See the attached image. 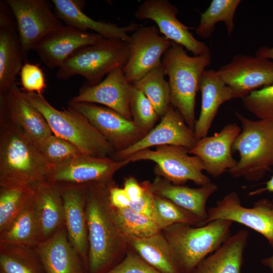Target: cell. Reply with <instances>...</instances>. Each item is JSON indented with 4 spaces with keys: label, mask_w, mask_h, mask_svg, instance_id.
<instances>
[{
    "label": "cell",
    "mask_w": 273,
    "mask_h": 273,
    "mask_svg": "<svg viewBox=\"0 0 273 273\" xmlns=\"http://www.w3.org/2000/svg\"><path fill=\"white\" fill-rule=\"evenodd\" d=\"M114 180L88 186L85 212L88 233L87 273H105L118 264L129 248L112 214L109 190Z\"/></svg>",
    "instance_id": "cell-1"
},
{
    "label": "cell",
    "mask_w": 273,
    "mask_h": 273,
    "mask_svg": "<svg viewBox=\"0 0 273 273\" xmlns=\"http://www.w3.org/2000/svg\"><path fill=\"white\" fill-rule=\"evenodd\" d=\"M52 167L33 140L0 110V179L34 186L48 179Z\"/></svg>",
    "instance_id": "cell-2"
},
{
    "label": "cell",
    "mask_w": 273,
    "mask_h": 273,
    "mask_svg": "<svg viewBox=\"0 0 273 273\" xmlns=\"http://www.w3.org/2000/svg\"><path fill=\"white\" fill-rule=\"evenodd\" d=\"M211 61L210 53L190 56L183 46L173 42L162 58L164 73L168 77L171 105L193 130L196 95L201 76Z\"/></svg>",
    "instance_id": "cell-3"
},
{
    "label": "cell",
    "mask_w": 273,
    "mask_h": 273,
    "mask_svg": "<svg viewBox=\"0 0 273 273\" xmlns=\"http://www.w3.org/2000/svg\"><path fill=\"white\" fill-rule=\"evenodd\" d=\"M23 92L27 99L43 116L53 134L70 142L84 155L112 157L116 152L97 129L73 108L68 106L59 110L43 95Z\"/></svg>",
    "instance_id": "cell-4"
},
{
    "label": "cell",
    "mask_w": 273,
    "mask_h": 273,
    "mask_svg": "<svg viewBox=\"0 0 273 273\" xmlns=\"http://www.w3.org/2000/svg\"><path fill=\"white\" fill-rule=\"evenodd\" d=\"M232 223L226 220H214L197 226L175 223L161 232L171 247L182 273H192L230 236Z\"/></svg>",
    "instance_id": "cell-5"
},
{
    "label": "cell",
    "mask_w": 273,
    "mask_h": 273,
    "mask_svg": "<svg viewBox=\"0 0 273 273\" xmlns=\"http://www.w3.org/2000/svg\"><path fill=\"white\" fill-rule=\"evenodd\" d=\"M235 115L242 128L232 150L240 159L228 172L234 177L259 180L273 166V121L250 119L238 112Z\"/></svg>",
    "instance_id": "cell-6"
},
{
    "label": "cell",
    "mask_w": 273,
    "mask_h": 273,
    "mask_svg": "<svg viewBox=\"0 0 273 273\" xmlns=\"http://www.w3.org/2000/svg\"><path fill=\"white\" fill-rule=\"evenodd\" d=\"M129 43L119 39L103 38L82 48L69 57L56 72L59 79L83 77L88 85H95L113 70L123 67L129 54Z\"/></svg>",
    "instance_id": "cell-7"
},
{
    "label": "cell",
    "mask_w": 273,
    "mask_h": 273,
    "mask_svg": "<svg viewBox=\"0 0 273 273\" xmlns=\"http://www.w3.org/2000/svg\"><path fill=\"white\" fill-rule=\"evenodd\" d=\"M189 154V150L184 147L165 145L156 147L155 150L140 151L125 160L129 162L141 160L155 162L157 175L174 185H183L190 180L202 186L211 182L203 173L205 167L202 160Z\"/></svg>",
    "instance_id": "cell-8"
},
{
    "label": "cell",
    "mask_w": 273,
    "mask_h": 273,
    "mask_svg": "<svg viewBox=\"0 0 273 273\" xmlns=\"http://www.w3.org/2000/svg\"><path fill=\"white\" fill-rule=\"evenodd\" d=\"M16 20L24 56L43 38L63 26L44 0H6Z\"/></svg>",
    "instance_id": "cell-9"
},
{
    "label": "cell",
    "mask_w": 273,
    "mask_h": 273,
    "mask_svg": "<svg viewBox=\"0 0 273 273\" xmlns=\"http://www.w3.org/2000/svg\"><path fill=\"white\" fill-rule=\"evenodd\" d=\"M216 220L242 224L263 236L273 248V204L266 199L256 202L251 208L241 204L238 194L231 192L207 209L203 225Z\"/></svg>",
    "instance_id": "cell-10"
},
{
    "label": "cell",
    "mask_w": 273,
    "mask_h": 273,
    "mask_svg": "<svg viewBox=\"0 0 273 273\" xmlns=\"http://www.w3.org/2000/svg\"><path fill=\"white\" fill-rule=\"evenodd\" d=\"M172 42L154 25L138 26L130 35L129 56L122 67L127 81L133 83L160 64Z\"/></svg>",
    "instance_id": "cell-11"
},
{
    "label": "cell",
    "mask_w": 273,
    "mask_h": 273,
    "mask_svg": "<svg viewBox=\"0 0 273 273\" xmlns=\"http://www.w3.org/2000/svg\"><path fill=\"white\" fill-rule=\"evenodd\" d=\"M69 106L83 115L112 146L116 152L123 150L143 138L148 132L134 122L103 106L69 101Z\"/></svg>",
    "instance_id": "cell-12"
},
{
    "label": "cell",
    "mask_w": 273,
    "mask_h": 273,
    "mask_svg": "<svg viewBox=\"0 0 273 273\" xmlns=\"http://www.w3.org/2000/svg\"><path fill=\"white\" fill-rule=\"evenodd\" d=\"M177 12V7L167 0H145L138 7L134 16L139 20L153 21L163 36L183 46L194 56L210 53L204 42L193 36L190 31L191 28L178 20Z\"/></svg>",
    "instance_id": "cell-13"
},
{
    "label": "cell",
    "mask_w": 273,
    "mask_h": 273,
    "mask_svg": "<svg viewBox=\"0 0 273 273\" xmlns=\"http://www.w3.org/2000/svg\"><path fill=\"white\" fill-rule=\"evenodd\" d=\"M217 72L234 92L242 98L258 88L273 84V62L256 56L237 54Z\"/></svg>",
    "instance_id": "cell-14"
},
{
    "label": "cell",
    "mask_w": 273,
    "mask_h": 273,
    "mask_svg": "<svg viewBox=\"0 0 273 273\" xmlns=\"http://www.w3.org/2000/svg\"><path fill=\"white\" fill-rule=\"evenodd\" d=\"M129 163L112 157L82 155L67 163L53 166L48 180L77 185L108 182L114 180L116 172Z\"/></svg>",
    "instance_id": "cell-15"
},
{
    "label": "cell",
    "mask_w": 273,
    "mask_h": 273,
    "mask_svg": "<svg viewBox=\"0 0 273 273\" xmlns=\"http://www.w3.org/2000/svg\"><path fill=\"white\" fill-rule=\"evenodd\" d=\"M197 141L194 130L188 126L180 113L171 105L155 127L133 145L115 152L112 158L124 160L140 151L165 145L182 147L190 150Z\"/></svg>",
    "instance_id": "cell-16"
},
{
    "label": "cell",
    "mask_w": 273,
    "mask_h": 273,
    "mask_svg": "<svg viewBox=\"0 0 273 273\" xmlns=\"http://www.w3.org/2000/svg\"><path fill=\"white\" fill-rule=\"evenodd\" d=\"M103 38L97 33L63 25L43 38L33 50L48 68H59L75 52Z\"/></svg>",
    "instance_id": "cell-17"
},
{
    "label": "cell",
    "mask_w": 273,
    "mask_h": 273,
    "mask_svg": "<svg viewBox=\"0 0 273 273\" xmlns=\"http://www.w3.org/2000/svg\"><path fill=\"white\" fill-rule=\"evenodd\" d=\"M122 67L113 70L95 85L84 84L70 101L101 104L132 120L129 109L130 83L126 80Z\"/></svg>",
    "instance_id": "cell-18"
},
{
    "label": "cell",
    "mask_w": 273,
    "mask_h": 273,
    "mask_svg": "<svg viewBox=\"0 0 273 273\" xmlns=\"http://www.w3.org/2000/svg\"><path fill=\"white\" fill-rule=\"evenodd\" d=\"M58 185L63 199L64 225L69 240L87 272L88 242L85 202L88 185Z\"/></svg>",
    "instance_id": "cell-19"
},
{
    "label": "cell",
    "mask_w": 273,
    "mask_h": 273,
    "mask_svg": "<svg viewBox=\"0 0 273 273\" xmlns=\"http://www.w3.org/2000/svg\"><path fill=\"white\" fill-rule=\"evenodd\" d=\"M241 128L233 123L224 126L219 132L197 141L189 153L198 157L203 162L205 171L214 177L233 168L237 161L233 158V143Z\"/></svg>",
    "instance_id": "cell-20"
},
{
    "label": "cell",
    "mask_w": 273,
    "mask_h": 273,
    "mask_svg": "<svg viewBox=\"0 0 273 273\" xmlns=\"http://www.w3.org/2000/svg\"><path fill=\"white\" fill-rule=\"evenodd\" d=\"M0 110L22 129L37 146L53 134L46 119L16 83L0 95Z\"/></svg>",
    "instance_id": "cell-21"
},
{
    "label": "cell",
    "mask_w": 273,
    "mask_h": 273,
    "mask_svg": "<svg viewBox=\"0 0 273 273\" xmlns=\"http://www.w3.org/2000/svg\"><path fill=\"white\" fill-rule=\"evenodd\" d=\"M36 250L46 273H87L84 263L71 244L64 225Z\"/></svg>",
    "instance_id": "cell-22"
},
{
    "label": "cell",
    "mask_w": 273,
    "mask_h": 273,
    "mask_svg": "<svg viewBox=\"0 0 273 273\" xmlns=\"http://www.w3.org/2000/svg\"><path fill=\"white\" fill-rule=\"evenodd\" d=\"M56 14L66 25L87 31L93 30L104 38L119 39L129 42L130 35L138 25L134 22L125 26L101 21H96L82 11L83 2L74 0H52Z\"/></svg>",
    "instance_id": "cell-23"
},
{
    "label": "cell",
    "mask_w": 273,
    "mask_h": 273,
    "mask_svg": "<svg viewBox=\"0 0 273 273\" xmlns=\"http://www.w3.org/2000/svg\"><path fill=\"white\" fill-rule=\"evenodd\" d=\"M0 95L15 83L24 55L18 32L9 17L5 3H0Z\"/></svg>",
    "instance_id": "cell-24"
},
{
    "label": "cell",
    "mask_w": 273,
    "mask_h": 273,
    "mask_svg": "<svg viewBox=\"0 0 273 273\" xmlns=\"http://www.w3.org/2000/svg\"><path fill=\"white\" fill-rule=\"evenodd\" d=\"M199 90L201 93V110L194 128L197 141L207 136L220 106L236 98L232 89L224 83L217 71L212 69L203 72Z\"/></svg>",
    "instance_id": "cell-25"
},
{
    "label": "cell",
    "mask_w": 273,
    "mask_h": 273,
    "mask_svg": "<svg viewBox=\"0 0 273 273\" xmlns=\"http://www.w3.org/2000/svg\"><path fill=\"white\" fill-rule=\"evenodd\" d=\"M33 206L41 242L64 225V210L59 186L50 180L34 185Z\"/></svg>",
    "instance_id": "cell-26"
},
{
    "label": "cell",
    "mask_w": 273,
    "mask_h": 273,
    "mask_svg": "<svg viewBox=\"0 0 273 273\" xmlns=\"http://www.w3.org/2000/svg\"><path fill=\"white\" fill-rule=\"evenodd\" d=\"M151 189L154 195L167 199L196 215L202 221L203 225L207 217V202L218 187L210 182L199 188H192L174 185L157 176L151 183Z\"/></svg>",
    "instance_id": "cell-27"
},
{
    "label": "cell",
    "mask_w": 273,
    "mask_h": 273,
    "mask_svg": "<svg viewBox=\"0 0 273 273\" xmlns=\"http://www.w3.org/2000/svg\"><path fill=\"white\" fill-rule=\"evenodd\" d=\"M248 236V231L244 230L230 236L192 273H240Z\"/></svg>",
    "instance_id": "cell-28"
},
{
    "label": "cell",
    "mask_w": 273,
    "mask_h": 273,
    "mask_svg": "<svg viewBox=\"0 0 273 273\" xmlns=\"http://www.w3.org/2000/svg\"><path fill=\"white\" fill-rule=\"evenodd\" d=\"M126 237L129 246L158 270L182 273L174 253L161 231L145 238Z\"/></svg>",
    "instance_id": "cell-29"
},
{
    "label": "cell",
    "mask_w": 273,
    "mask_h": 273,
    "mask_svg": "<svg viewBox=\"0 0 273 273\" xmlns=\"http://www.w3.org/2000/svg\"><path fill=\"white\" fill-rule=\"evenodd\" d=\"M40 242L33 197L11 224L0 232V243L35 248Z\"/></svg>",
    "instance_id": "cell-30"
},
{
    "label": "cell",
    "mask_w": 273,
    "mask_h": 273,
    "mask_svg": "<svg viewBox=\"0 0 273 273\" xmlns=\"http://www.w3.org/2000/svg\"><path fill=\"white\" fill-rule=\"evenodd\" d=\"M34 186L0 179V232L6 229L33 198Z\"/></svg>",
    "instance_id": "cell-31"
},
{
    "label": "cell",
    "mask_w": 273,
    "mask_h": 273,
    "mask_svg": "<svg viewBox=\"0 0 273 273\" xmlns=\"http://www.w3.org/2000/svg\"><path fill=\"white\" fill-rule=\"evenodd\" d=\"M0 273H46L35 248L0 243Z\"/></svg>",
    "instance_id": "cell-32"
},
{
    "label": "cell",
    "mask_w": 273,
    "mask_h": 273,
    "mask_svg": "<svg viewBox=\"0 0 273 273\" xmlns=\"http://www.w3.org/2000/svg\"><path fill=\"white\" fill-rule=\"evenodd\" d=\"M161 63L140 79L132 83L149 100L160 118L166 112L170 103V89Z\"/></svg>",
    "instance_id": "cell-33"
},
{
    "label": "cell",
    "mask_w": 273,
    "mask_h": 273,
    "mask_svg": "<svg viewBox=\"0 0 273 273\" xmlns=\"http://www.w3.org/2000/svg\"><path fill=\"white\" fill-rule=\"evenodd\" d=\"M241 2L240 0H212L208 8L201 14L199 23L195 30L196 34L202 38H210L215 25L223 22L230 35L235 27V14Z\"/></svg>",
    "instance_id": "cell-34"
},
{
    "label": "cell",
    "mask_w": 273,
    "mask_h": 273,
    "mask_svg": "<svg viewBox=\"0 0 273 273\" xmlns=\"http://www.w3.org/2000/svg\"><path fill=\"white\" fill-rule=\"evenodd\" d=\"M112 214L117 226L125 236L141 238L161 231L152 219L129 207L117 209L112 206Z\"/></svg>",
    "instance_id": "cell-35"
},
{
    "label": "cell",
    "mask_w": 273,
    "mask_h": 273,
    "mask_svg": "<svg viewBox=\"0 0 273 273\" xmlns=\"http://www.w3.org/2000/svg\"><path fill=\"white\" fill-rule=\"evenodd\" d=\"M153 220L161 230L175 223L201 226L202 221L196 215L170 200L154 195Z\"/></svg>",
    "instance_id": "cell-36"
},
{
    "label": "cell",
    "mask_w": 273,
    "mask_h": 273,
    "mask_svg": "<svg viewBox=\"0 0 273 273\" xmlns=\"http://www.w3.org/2000/svg\"><path fill=\"white\" fill-rule=\"evenodd\" d=\"M37 147L43 157L53 166L67 163L84 155L73 144L54 134L44 140Z\"/></svg>",
    "instance_id": "cell-37"
},
{
    "label": "cell",
    "mask_w": 273,
    "mask_h": 273,
    "mask_svg": "<svg viewBox=\"0 0 273 273\" xmlns=\"http://www.w3.org/2000/svg\"><path fill=\"white\" fill-rule=\"evenodd\" d=\"M129 109L132 120L141 129L148 132L159 117L149 100L130 84Z\"/></svg>",
    "instance_id": "cell-38"
},
{
    "label": "cell",
    "mask_w": 273,
    "mask_h": 273,
    "mask_svg": "<svg viewBox=\"0 0 273 273\" xmlns=\"http://www.w3.org/2000/svg\"><path fill=\"white\" fill-rule=\"evenodd\" d=\"M244 108L258 119L273 121V84L241 98Z\"/></svg>",
    "instance_id": "cell-39"
},
{
    "label": "cell",
    "mask_w": 273,
    "mask_h": 273,
    "mask_svg": "<svg viewBox=\"0 0 273 273\" xmlns=\"http://www.w3.org/2000/svg\"><path fill=\"white\" fill-rule=\"evenodd\" d=\"M105 273H163L143 259L129 246L124 258Z\"/></svg>",
    "instance_id": "cell-40"
},
{
    "label": "cell",
    "mask_w": 273,
    "mask_h": 273,
    "mask_svg": "<svg viewBox=\"0 0 273 273\" xmlns=\"http://www.w3.org/2000/svg\"><path fill=\"white\" fill-rule=\"evenodd\" d=\"M20 75L24 91L43 95L47 86L44 74L38 65L25 63L21 68Z\"/></svg>",
    "instance_id": "cell-41"
},
{
    "label": "cell",
    "mask_w": 273,
    "mask_h": 273,
    "mask_svg": "<svg viewBox=\"0 0 273 273\" xmlns=\"http://www.w3.org/2000/svg\"><path fill=\"white\" fill-rule=\"evenodd\" d=\"M141 184L144 188L143 195L138 201L131 202L129 207L133 211L153 219V201L155 195L152 191L151 183L149 181H144Z\"/></svg>",
    "instance_id": "cell-42"
},
{
    "label": "cell",
    "mask_w": 273,
    "mask_h": 273,
    "mask_svg": "<svg viewBox=\"0 0 273 273\" xmlns=\"http://www.w3.org/2000/svg\"><path fill=\"white\" fill-rule=\"evenodd\" d=\"M109 199L111 205L117 209L128 207L131 202L124 189L117 186L115 182L110 188Z\"/></svg>",
    "instance_id": "cell-43"
},
{
    "label": "cell",
    "mask_w": 273,
    "mask_h": 273,
    "mask_svg": "<svg viewBox=\"0 0 273 273\" xmlns=\"http://www.w3.org/2000/svg\"><path fill=\"white\" fill-rule=\"evenodd\" d=\"M124 190L127 194L131 202L139 200L143 195L144 188L141 183L133 176L126 178L124 182Z\"/></svg>",
    "instance_id": "cell-44"
},
{
    "label": "cell",
    "mask_w": 273,
    "mask_h": 273,
    "mask_svg": "<svg viewBox=\"0 0 273 273\" xmlns=\"http://www.w3.org/2000/svg\"><path fill=\"white\" fill-rule=\"evenodd\" d=\"M255 56L268 60H273V47L272 48L268 47H260L256 52Z\"/></svg>",
    "instance_id": "cell-45"
},
{
    "label": "cell",
    "mask_w": 273,
    "mask_h": 273,
    "mask_svg": "<svg viewBox=\"0 0 273 273\" xmlns=\"http://www.w3.org/2000/svg\"><path fill=\"white\" fill-rule=\"evenodd\" d=\"M265 191H268L269 192L273 193V175L271 177L267 182H266L265 187L257 190L251 193L250 195H254L258 194ZM271 202L273 204V199Z\"/></svg>",
    "instance_id": "cell-46"
},
{
    "label": "cell",
    "mask_w": 273,
    "mask_h": 273,
    "mask_svg": "<svg viewBox=\"0 0 273 273\" xmlns=\"http://www.w3.org/2000/svg\"><path fill=\"white\" fill-rule=\"evenodd\" d=\"M262 263L264 266L270 268L271 270L270 273H273V255L269 257L263 259L262 260Z\"/></svg>",
    "instance_id": "cell-47"
}]
</instances>
